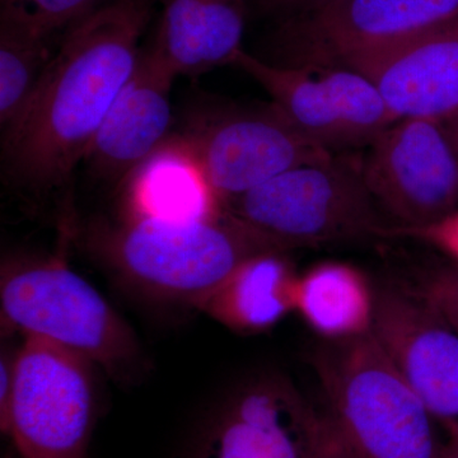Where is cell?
<instances>
[{
  "label": "cell",
  "mask_w": 458,
  "mask_h": 458,
  "mask_svg": "<svg viewBox=\"0 0 458 458\" xmlns=\"http://www.w3.org/2000/svg\"><path fill=\"white\" fill-rule=\"evenodd\" d=\"M304 458H352L327 412H319Z\"/></svg>",
  "instance_id": "cell-23"
},
{
  "label": "cell",
  "mask_w": 458,
  "mask_h": 458,
  "mask_svg": "<svg viewBox=\"0 0 458 458\" xmlns=\"http://www.w3.org/2000/svg\"><path fill=\"white\" fill-rule=\"evenodd\" d=\"M92 367L82 355L26 337L0 415L21 458H86L95 421Z\"/></svg>",
  "instance_id": "cell-6"
},
{
  "label": "cell",
  "mask_w": 458,
  "mask_h": 458,
  "mask_svg": "<svg viewBox=\"0 0 458 458\" xmlns=\"http://www.w3.org/2000/svg\"><path fill=\"white\" fill-rule=\"evenodd\" d=\"M250 2L262 13L278 18L279 22L313 13L336 0H249Z\"/></svg>",
  "instance_id": "cell-24"
},
{
  "label": "cell",
  "mask_w": 458,
  "mask_h": 458,
  "mask_svg": "<svg viewBox=\"0 0 458 458\" xmlns=\"http://www.w3.org/2000/svg\"><path fill=\"white\" fill-rule=\"evenodd\" d=\"M370 194L397 227H423L458 210V156L442 122L397 120L361 155Z\"/></svg>",
  "instance_id": "cell-9"
},
{
  "label": "cell",
  "mask_w": 458,
  "mask_h": 458,
  "mask_svg": "<svg viewBox=\"0 0 458 458\" xmlns=\"http://www.w3.org/2000/svg\"><path fill=\"white\" fill-rule=\"evenodd\" d=\"M25 7L49 35L66 31L110 0H0Z\"/></svg>",
  "instance_id": "cell-20"
},
{
  "label": "cell",
  "mask_w": 458,
  "mask_h": 458,
  "mask_svg": "<svg viewBox=\"0 0 458 458\" xmlns=\"http://www.w3.org/2000/svg\"><path fill=\"white\" fill-rule=\"evenodd\" d=\"M285 252L269 251L243 261L197 309L242 334H258L294 312L298 276Z\"/></svg>",
  "instance_id": "cell-17"
},
{
  "label": "cell",
  "mask_w": 458,
  "mask_h": 458,
  "mask_svg": "<svg viewBox=\"0 0 458 458\" xmlns=\"http://www.w3.org/2000/svg\"><path fill=\"white\" fill-rule=\"evenodd\" d=\"M334 65L369 81L394 119L443 122L458 113V17Z\"/></svg>",
  "instance_id": "cell-12"
},
{
  "label": "cell",
  "mask_w": 458,
  "mask_h": 458,
  "mask_svg": "<svg viewBox=\"0 0 458 458\" xmlns=\"http://www.w3.org/2000/svg\"><path fill=\"white\" fill-rule=\"evenodd\" d=\"M386 237H405L421 241L450 256L458 267V210L441 221L423 227L391 225L386 232Z\"/></svg>",
  "instance_id": "cell-22"
},
{
  "label": "cell",
  "mask_w": 458,
  "mask_h": 458,
  "mask_svg": "<svg viewBox=\"0 0 458 458\" xmlns=\"http://www.w3.org/2000/svg\"><path fill=\"white\" fill-rule=\"evenodd\" d=\"M150 0H110L69 27L29 104L3 132V174L18 188H62L140 55Z\"/></svg>",
  "instance_id": "cell-1"
},
{
  "label": "cell",
  "mask_w": 458,
  "mask_h": 458,
  "mask_svg": "<svg viewBox=\"0 0 458 458\" xmlns=\"http://www.w3.org/2000/svg\"><path fill=\"white\" fill-rule=\"evenodd\" d=\"M415 292L458 333V267L429 271Z\"/></svg>",
  "instance_id": "cell-21"
},
{
  "label": "cell",
  "mask_w": 458,
  "mask_h": 458,
  "mask_svg": "<svg viewBox=\"0 0 458 458\" xmlns=\"http://www.w3.org/2000/svg\"><path fill=\"white\" fill-rule=\"evenodd\" d=\"M441 458H458V430L448 432V439L443 445Z\"/></svg>",
  "instance_id": "cell-25"
},
{
  "label": "cell",
  "mask_w": 458,
  "mask_h": 458,
  "mask_svg": "<svg viewBox=\"0 0 458 458\" xmlns=\"http://www.w3.org/2000/svg\"><path fill=\"white\" fill-rule=\"evenodd\" d=\"M318 417L291 382L267 377L223 406L199 458H304Z\"/></svg>",
  "instance_id": "cell-13"
},
{
  "label": "cell",
  "mask_w": 458,
  "mask_h": 458,
  "mask_svg": "<svg viewBox=\"0 0 458 458\" xmlns=\"http://www.w3.org/2000/svg\"><path fill=\"white\" fill-rule=\"evenodd\" d=\"M445 131L450 135L452 143H454V149H456L458 156V113L454 116L448 117L447 120H443Z\"/></svg>",
  "instance_id": "cell-26"
},
{
  "label": "cell",
  "mask_w": 458,
  "mask_h": 458,
  "mask_svg": "<svg viewBox=\"0 0 458 458\" xmlns=\"http://www.w3.org/2000/svg\"><path fill=\"white\" fill-rule=\"evenodd\" d=\"M313 358L327 414L352 458H441L437 420L372 333Z\"/></svg>",
  "instance_id": "cell-3"
},
{
  "label": "cell",
  "mask_w": 458,
  "mask_h": 458,
  "mask_svg": "<svg viewBox=\"0 0 458 458\" xmlns=\"http://www.w3.org/2000/svg\"><path fill=\"white\" fill-rule=\"evenodd\" d=\"M375 309V289L352 265L321 262L298 276L294 312L327 342L370 333Z\"/></svg>",
  "instance_id": "cell-18"
},
{
  "label": "cell",
  "mask_w": 458,
  "mask_h": 458,
  "mask_svg": "<svg viewBox=\"0 0 458 458\" xmlns=\"http://www.w3.org/2000/svg\"><path fill=\"white\" fill-rule=\"evenodd\" d=\"M225 210L284 251L386 237L393 225L367 186L361 155L352 152L286 171L232 199Z\"/></svg>",
  "instance_id": "cell-4"
},
{
  "label": "cell",
  "mask_w": 458,
  "mask_h": 458,
  "mask_svg": "<svg viewBox=\"0 0 458 458\" xmlns=\"http://www.w3.org/2000/svg\"><path fill=\"white\" fill-rule=\"evenodd\" d=\"M2 312L26 337L82 355L120 375L138 357L137 337L90 283L57 259H11L0 276Z\"/></svg>",
  "instance_id": "cell-5"
},
{
  "label": "cell",
  "mask_w": 458,
  "mask_h": 458,
  "mask_svg": "<svg viewBox=\"0 0 458 458\" xmlns=\"http://www.w3.org/2000/svg\"><path fill=\"white\" fill-rule=\"evenodd\" d=\"M84 242L146 293L195 307L251 256L286 252L228 210L199 221L125 216L119 223L96 222Z\"/></svg>",
  "instance_id": "cell-2"
},
{
  "label": "cell",
  "mask_w": 458,
  "mask_h": 458,
  "mask_svg": "<svg viewBox=\"0 0 458 458\" xmlns=\"http://www.w3.org/2000/svg\"><path fill=\"white\" fill-rule=\"evenodd\" d=\"M370 333L437 423L458 430V333L421 300L397 286L376 291Z\"/></svg>",
  "instance_id": "cell-11"
},
{
  "label": "cell",
  "mask_w": 458,
  "mask_h": 458,
  "mask_svg": "<svg viewBox=\"0 0 458 458\" xmlns=\"http://www.w3.org/2000/svg\"><path fill=\"white\" fill-rule=\"evenodd\" d=\"M176 75L141 47L137 66L92 141L86 162L107 181H125L170 140Z\"/></svg>",
  "instance_id": "cell-14"
},
{
  "label": "cell",
  "mask_w": 458,
  "mask_h": 458,
  "mask_svg": "<svg viewBox=\"0 0 458 458\" xmlns=\"http://www.w3.org/2000/svg\"><path fill=\"white\" fill-rule=\"evenodd\" d=\"M232 65L264 87L307 140L334 155L355 152L396 123L363 75L345 66H284L241 50Z\"/></svg>",
  "instance_id": "cell-7"
},
{
  "label": "cell",
  "mask_w": 458,
  "mask_h": 458,
  "mask_svg": "<svg viewBox=\"0 0 458 458\" xmlns=\"http://www.w3.org/2000/svg\"><path fill=\"white\" fill-rule=\"evenodd\" d=\"M458 17V0H336L279 21L276 64L334 65L343 57L427 31Z\"/></svg>",
  "instance_id": "cell-10"
},
{
  "label": "cell",
  "mask_w": 458,
  "mask_h": 458,
  "mask_svg": "<svg viewBox=\"0 0 458 458\" xmlns=\"http://www.w3.org/2000/svg\"><path fill=\"white\" fill-rule=\"evenodd\" d=\"M249 0H162L155 38L146 49L174 75L232 64L242 49Z\"/></svg>",
  "instance_id": "cell-15"
},
{
  "label": "cell",
  "mask_w": 458,
  "mask_h": 458,
  "mask_svg": "<svg viewBox=\"0 0 458 458\" xmlns=\"http://www.w3.org/2000/svg\"><path fill=\"white\" fill-rule=\"evenodd\" d=\"M222 203L334 153L316 146L276 104L195 117L180 135Z\"/></svg>",
  "instance_id": "cell-8"
},
{
  "label": "cell",
  "mask_w": 458,
  "mask_h": 458,
  "mask_svg": "<svg viewBox=\"0 0 458 458\" xmlns=\"http://www.w3.org/2000/svg\"><path fill=\"white\" fill-rule=\"evenodd\" d=\"M25 7H0V123L4 131L25 110L51 59L49 40Z\"/></svg>",
  "instance_id": "cell-19"
},
{
  "label": "cell",
  "mask_w": 458,
  "mask_h": 458,
  "mask_svg": "<svg viewBox=\"0 0 458 458\" xmlns=\"http://www.w3.org/2000/svg\"><path fill=\"white\" fill-rule=\"evenodd\" d=\"M123 182L126 216L132 218L199 221L225 210L180 135H172Z\"/></svg>",
  "instance_id": "cell-16"
}]
</instances>
